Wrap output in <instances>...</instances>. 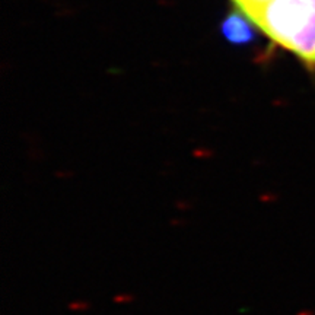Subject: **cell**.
Instances as JSON below:
<instances>
[{
    "label": "cell",
    "mask_w": 315,
    "mask_h": 315,
    "mask_svg": "<svg viewBox=\"0 0 315 315\" xmlns=\"http://www.w3.org/2000/svg\"><path fill=\"white\" fill-rule=\"evenodd\" d=\"M254 28L257 26L252 23V21L245 13L236 9L235 12H232L223 19L220 31L223 38L228 40L231 44L244 45L251 42L255 38Z\"/></svg>",
    "instance_id": "7a4b0ae2"
},
{
    "label": "cell",
    "mask_w": 315,
    "mask_h": 315,
    "mask_svg": "<svg viewBox=\"0 0 315 315\" xmlns=\"http://www.w3.org/2000/svg\"><path fill=\"white\" fill-rule=\"evenodd\" d=\"M252 23L273 44L315 70V0H270Z\"/></svg>",
    "instance_id": "6da1fadb"
}]
</instances>
